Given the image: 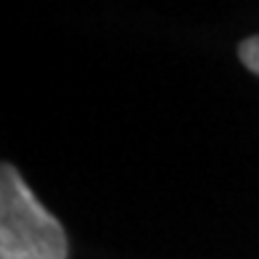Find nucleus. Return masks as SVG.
Instances as JSON below:
<instances>
[{
    "label": "nucleus",
    "mask_w": 259,
    "mask_h": 259,
    "mask_svg": "<svg viewBox=\"0 0 259 259\" xmlns=\"http://www.w3.org/2000/svg\"><path fill=\"white\" fill-rule=\"evenodd\" d=\"M66 233L21 180L14 164L0 175V259H66Z\"/></svg>",
    "instance_id": "1"
},
{
    "label": "nucleus",
    "mask_w": 259,
    "mask_h": 259,
    "mask_svg": "<svg viewBox=\"0 0 259 259\" xmlns=\"http://www.w3.org/2000/svg\"><path fill=\"white\" fill-rule=\"evenodd\" d=\"M238 56H241V61H243L246 69H251L254 74H259V34H256V37H249V40L241 42Z\"/></svg>",
    "instance_id": "2"
}]
</instances>
